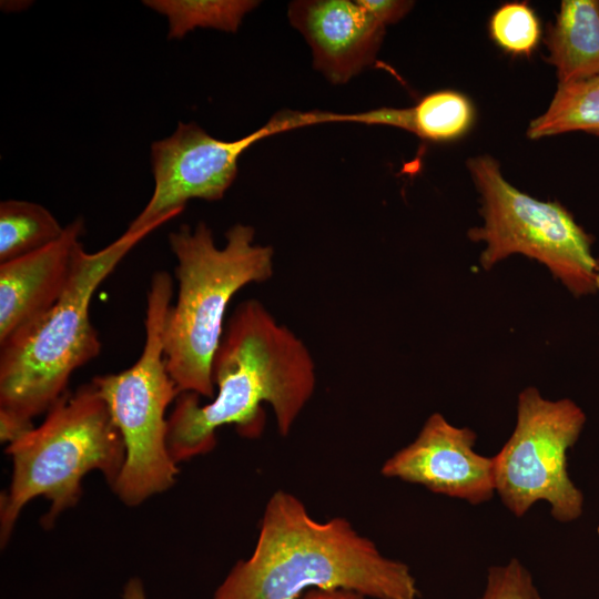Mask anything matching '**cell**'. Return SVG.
<instances>
[{
  "instance_id": "obj_9",
  "label": "cell",
  "mask_w": 599,
  "mask_h": 599,
  "mask_svg": "<svg viewBox=\"0 0 599 599\" xmlns=\"http://www.w3.org/2000/svg\"><path fill=\"white\" fill-rule=\"evenodd\" d=\"M308 114L274 119L235 141L219 140L194 122H179L173 134L151 145L153 193L126 231L136 232L181 214L190 200H221L237 175L243 152L282 130L312 123Z\"/></svg>"
},
{
  "instance_id": "obj_23",
  "label": "cell",
  "mask_w": 599,
  "mask_h": 599,
  "mask_svg": "<svg viewBox=\"0 0 599 599\" xmlns=\"http://www.w3.org/2000/svg\"><path fill=\"white\" fill-rule=\"evenodd\" d=\"M596 283H597V291L599 292V260H598L597 280H596Z\"/></svg>"
},
{
  "instance_id": "obj_22",
  "label": "cell",
  "mask_w": 599,
  "mask_h": 599,
  "mask_svg": "<svg viewBox=\"0 0 599 599\" xmlns=\"http://www.w3.org/2000/svg\"><path fill=\"white\" fill-rule=\"evenodd\" d=\"M123 599H146L145 589L141 579L133 577L129 579L123 588Z\"/></svg>"
},
{
  "instance_id": "obj_10",
  "label": "cell",
  "mask_w": 599,
  "mask_h": 599,
  "mask_svg": "<svg viewBox=\"0 0 599 599\" xmlns=\"http://www.w3.org/2000/svg\"><path fill=\"white\" fill-rule=\"evenodd\" d=\"M476 434L432 414L417 437L385 460L383 476L480 505L495 494L494 459L475 450Z\"/></svg>"
},
{
  "instance_id": "obj_17",
  "label": "cell",
  "mask_w": 599,
  "mask_h": 599,
  "mask_svg": "<svg viewBox=\"0 0 599 599\" xmlns=\"http://www.w3.org/2000/svg\"><path fill=\"white\" fill-rule=\"evenodd\" d=\"M144 6L167 18L169 39H181L196 28L236 32L253 0H144Z\"/></svg>"
},
{
  "instance_id": "obj_20",
  "label": "cell",
  "mask_w": 599,
  "mask_h": 599,
  "mask_svg": "<svg viewBox=\"0 0 599 599\" xmlns=\"http://www.w3.org/2000/svg\"><path fill=\"white\" fill-rule=\"evenodd\" d=\"M361 2L385 27L399 21L414 7L413 1L404 0H361Z\"/></svg>"
},
{
  "instance_id": "obj_6",
  "label": "cell",
  "mask_w": 599,
  "mask_h": 599,
  "mask_svg": "<svg viewBox=\"0 0 599 599\" xmlns=\"http://www.w3.org/2000/svg\"><path fill=\"white\" fill-rule=\"evenodd\" d=\"M172 295L171 275L154 272L146 295L145 341L140 357L122 372L91 380L123 438L125 459L112 489L129 507L167 490L179 474L167 446L166 410L181 393L167 372L163 351V326Z\"/></svg>"
},
{
  "instance_id": "obj_16",
  "label": "cell",
  "mask_w": 599,
  "mask_h": 599,
  "mask_svg": "<svg viewBox=\"0 0 599 599\" xmlns=\"http://www.w3.org/2000/svg\"><path fill=\"white\" fill-rule=\"evenodd\" d=\"M65 226L41 204L24 200L0 203V264L31 253L58 241Z\"/></svg>"
},
{
  "instance_id": "obj_7",
  "label": "cell",
  "mask_w": 599,
  "mask_h": 599,
  "mask_svg": "<svg viewBox=\"0 0 599 599\" xmlns=\"http://www.w3.org/2000/svg\"><path fill=\"white\" fill-rule=\"evenodd\" d=\"M466 165L480 195L483 216V225L471 227L467 235L485 244L479 257L485 271L520 254L545 265L575 296L597 292L593 240L566 207L516 189L488 154L471 156Z\"/></svg>"
},
{
  "instance_id": "obj_19",
  "label": "cell",
  "mask_w": 599,
  "mask_h": 599,
  "mask_svg": "<svg viewBox=\"0 0 599 599\" xmlns=\"http://www.w3.org/2000/svg\"><path fill=\"white\" fill-rule=\"evenodd\" d=\"M478 599H541V596L528 569L517 558H511L505 565L488 569Z\"/></svg>"
},
{
  "instance_id": "obj_13",
  "label": "cell",
  "mask_w": 599,
  "mask_h": 599,
  "mask_svg": "<svg viewBox=\"0 0 599 599\" xmlns=\"http://www.w3.org/2000/svg\"><path fill=\"white\" fill-rule=\"evenodd\" d=\"M545 43L558 84L599 75V1L564 0Z\"/></svg>"
},
{
  "instance_id": "obj_18",
  "label": "cell",
  "mask_w": 599,
  "mask_h": 599,
  "mask_svg": "<svg viewBox=\"0 0 599 599\" xmlns=\"http://www.w3.org/2000/svg\"><path fill=\"white\" fill-rule=\"evenodd\" d=\"M494 41L512 54L529 55L540 39V24L532 9L524 2L506 3L490 18Z\"/></svg>"
},
{
  "instance_id": "obj_4",
  "label": "cell",
  "mask_w": 599,
  "mask_h": 599,
  "mask_svg": "<svg viewBox=\"0 0 599 599\" xmlns=\"http://www.w3.org/2000/svg\"><path fill=\"white\" fill-rule=\"evenodd\" d=\"M251 225L234 224L217 247L211 227L183 224L169 234L176 258L177 296L163 326L167 372L180 393L213 398L212 362L220 345L226 308L244 286L274 273V251L254 242Z\"/></svg>"
},
{
  "instance_id": "obj_12",
  "label": "cell",
  "mask_w": 599,
  "mask_h": 599,
  "mask_svg": "<svg viewBox=\"0 0 599 599\" xmlns=\"http://www.w3.org/2000/svg\"><path fill=\"white\" fill-rule=\"evenodd\" d=\"M84 220L74 219L54 243L0 264V344L62 297L83 245Z\"/></svg>"
},
{
  "instance_id": "obj_8",
  "label": "cell",
  "mask_w": 599,
  "mask_h": 599,
  "mask_svg": "<svg viewBox=\"0 0 599 599\" xmlns=\"http://www.w3.org/2000/svg\"><path fill=\"white\" fill-rule=\"evenodd\" d=\"M586 414L571 399L550 400L536 387L520 392L516 426L493 457L496 494L516 517L538 501L559 522L582 514L583 495L568 473V451L577 443Z\"/></svg>"
},
{
  "instance_id": "obj_2",
  "label": "cell",
  "mask_w": 599,
  "mask_h": 599,
  "mask_svg": "<svg viewBox=\"0 0 599 599\" xmlns=\"http://www.w3.org/2000/svg\"><path fill=\"white\" fill-rule=\"evenodd\" d=\"M313 589H344L374 599H420L409 567L384 556L343 517L314 519L291 493L266 502L256 545L212 599H298Z\"/></svg>"
},
{
  "instance_id": "obj_11",
  "label": "cell",
  "mask_w": 599,
  "mask_h": 599,
  "mask_svg": "<svg viewBox=\"0 0 599 599\" xmlns=\"http://www.w3.org/2000/svg\"><path fill=\"white\" fill-rule=\"evenodd\" d=\"M288 19L309 44L314 68L334 84L370 65L385 34V26L361 0L293 1Z\"/></svg>"
},
{
  "instance_id": "obj_21",
  "label": "cell",
  "mask_w": 599,
  "mask_h": 599,
  "mask_svg": "<svg viewBox=\"0 0 599 599\" xmlns=\"http://www.w3.org/2000/svg\"><path fill=\"white\" fill-rule=\"evenodd\" d=\"M298 599H367L362 593L344 589L322 590L313 589Z\"/></svg>"
},
{
  "instance_id": "obj_1",
  "label": "cell",
  "mask_w": 599,
  "mask_h": 599,
  "mask_svg": "<svg viewBox=\"0 0 599 599\" xmlns=\"http://www.w3.org/2000/svg\"><path fill=\"white\" fill-rule=\"evenodd\" d=\"M225 325L212 362L214 397L201 404L197 394L181 393L167 416V446L176 464L212 451L222 426H235L243 437L260 436L264 403L278 434L287 436L314 394L307 346L260 301L241 302Z\"/></svg>"
},
{
  "instance_id": "obj_14",
  "label": "cell",
  "mask_w": 599,
  "mask_h": 599,
  "mask_svg": "<svg viewBox=\"0 0 599 599\" xmlns=\"http://www.w3.org/2000/svg\"><path fill=\"white\" fill-rule=\"evenodd\" d=\"M474 114L466 95L444 90L427 94L412 108L373 110L353 115V121L396 126L430 141H450L469 130Z\"/></svg>"
},
{
  "instance_id": "obj_24",
  "label": "cell",
  "mask_w": 599,
  "mask_h": 599,
  "mask_svg": "<svg viewBox=\"0 0 599 599\" xmlns=\"http://www.w3.org/2000/svg\"><path fill=\"white\" fill-rule=\"evenodd\" d=\"M597 532H598V535H599V526H598Z\"/></svg>"
},
{
  "instance_id": "obj_3",
  "label": "cell",
  "mask_w": 599,
  "mask_h": 599,
  "mask_svg": "<svg viewBox=\"0 0 599 599\" xmlns=\"http://www.w3.org/2000/svg\"><path fill=\"white\" fill-rule=\"evenodd\" d=\"M167 221L125 231L94 253L83 248L57 304L0 344L1 443L8 445L33 428V419L69 392L71 375L100 354L89 314L94 292L140 241Z\"/></svg>"
},
{
  "instance_id": "obj_5",
  "label": "cell",
  "mask_w": 599,
  "mask_h": 599,
  "mask_svg": "<svg viewBox=\"0 0 599 599\" xmlns=\"http://www.w3.org/2000/svg\"><path fill=\"white\" fill-rule=\"evenodd\" d=\"M6 453L12 475L0 502L2 547L30 500L42 496L50 501L41 520L50 528L62 511L78 504L88 473L100 471L113 488L125 459L121 433L91 382L63 395L43 422L8 444Z\"/></svg>"
},
{
  "instance_id": "obj_15",
  "label": "cell",
  "mask_w": 599,
  "mask_h": 599,
  "mask_svg": "<svg viewBox=\"0 0 599 599\" xmlns=\"http://www.w3.org/2000/svg\"><path fill=\"white\" fill-rule=\"evenodd\" d=\"M582 131L599 136V75L558 84L548 109L530 121L531 140Z\"/></svg>"
}]
</instances>
